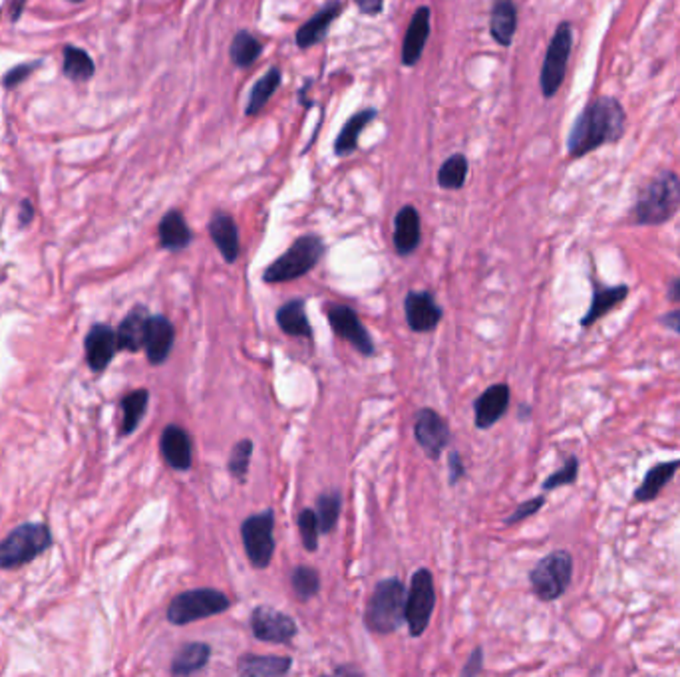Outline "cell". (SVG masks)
Segmentation results:
<instances>
[{"instance_id": "obj_15", "label": "cell", "mask_w": 680, "mask_h": 677, "mask_svg": "<svg viewBox=\"0 0 680 677\" xmlns=\"http://www.w3.org/2000/svg\"><path fill=\"white\" fill-rule=\"evenodd\" d=\"M406 322L414 332H430L440 324L442 308L435 304L430 293H408L404 300Z\"/></svg>"}, {"instance_id": "obj_17", "label": "cell", "mask_w": 680, "mask_h": 677, "mask_svg": "<svg viewBox=\"0 0 680 677\" xmlns=\"http://www.w3.org/2000/svg\"><path fill=\"white\" fill-rule=\"evenodd\" d=\"M209 236L215 243L221 256L229 264L237 261L241 244H239V229L235 224V219L229 213L217 211L209 221Z\"/></svg>"}, {"instance_id": "obj_27", "label": "cell", "mask_w": 680, "mask_h": 677, "mask_svg": "<svg viewBox=\"0 0 680 677\" xmlns=\"http://www.w3.org/2000/svg\"><path fill=\"white\" fill-rule=\"evenodd\" d=\"M291 658H279V655H241L237 662V672L247 677H277L291 670Z\"/></svg>"}, {"instance_id": "obj_28", "label": "cell", "mask_w": 680, "mask_h": 677, "mask_svg": "<svg viewBox=\"0 0 680 677\" xmlns=\"http://www.w3.org/2000/svg\"><path fill=\"white\" fill-rule=\"evenodd\" d=\"M281 78H283L281 68L271 66L257 82H255V85L251 88V94H249L247 105H245V114L249 117L259 115L265 110V105L269 104V100L273 98V94L277 92V88L281 85Z\"/></svg>"}, {"instance_id": "obj_41", "label": "cell", "mask_w": 680, "mask_h": 677, "mask_svg": "<svg viewBox=\"0 0 680 677\" xmlns=\"http://www.w3.org/2000/svg\"><path fill=\"white\" fill-rule=\"evenodd\" d=\"M577 469H579V461L575 457H569L565 461V465H563L559 471H555L554 475L545 479L544 489L551 491V489H557V487H563V485H571V483L577 479Z\"/></svg>"}, {"instance_id": "obj_9", "label": "cell", "mask_w": 680, "mask_h": 677, "mask_svg": "<svg viewBox=\"0 0 680 677\" xmlns=\"http://www.w3.org/2000/svg\"><path fill=\"white\" fill-rule=\"evenodd\" d=\"M273 529H275V513L263 511L259 514H251L249 519L243 521L241 524V536H243V546L249 561L255 568H267L273 561L275 554V539H273Z\"/></svg>"}, {"instance_id": "obj_18", "label": "cell", "mask_w": 680, "mask_h": 677, "mask_svg": "<svg viewBox=\"0 0 680 677\" xmlns=\"http://www.w3.org/2000/svg\"><path fill=\"white\" fill-rule=\"evenodd\" d=\"M175 332L172 322L165 316H150L147 322V332H145V352L147 360L154 365L164 363L172 352Z\"/></svg>"}, {"instance_id": "obj_43", "label": "cell", "mask_w": 680, "mask_h": 677, "mask_svg": "<svg viewBox=\"0 0 680 677\" xmlns=\"http://www.w3.org/2000/svg\"><path fill=\"white\" fill-rule=\"evenodd\" d=\"M36 68H38V62H35V64H20V66L13 68L5 76V88H16V85L23 84Z\"/></svg>"}, {"instance_id": "obj_31", "label": "cell", "mask_w": 680, "mask_h": 677, "mask_svg": "<svg viewBox=\"0 0 680 677\" xmlns=\"http://www.w3.org/2000/svg\"><path fill=\"white\" fill-rule=\"evenodd\" d=\"M626 293H629V288L626 286H613V288H597L595 290L593 294V303H591V308L589 313L583 316L581 320V326H591L597 322L599 318H603L605 314H609L611 310L621 304L623 300L626 298Z\"/></svg>"}, {"instance_id": "obj_21", "label": "cell", "mask_w": 680, "mask_h": 677, "mask_svg": "<svg viewBox=\"0 0 680 677\" xmlns=\"http://www.w3.org/2000/svg\"><path fill=\"white\" fill-rule=\"evenodd\" d=\"M118 348V336L115 332L108 326L98 324L90 330L86 338V353H88V363L94 372H104L112 362L114 353Z\"/></svg>"}, {"instance_id": "obj_33", "label": "cell", "mask_w": 680, "mask_h": 677, "mask_svg": "<svg viewBox=\"0 0 680 677\" xmlns=\"http://www.w3.org/2000/svg\"><path fill=\"white\" fill-rule=\"evenodd\" d=\"M678 467H680V459L668 461V463H661V465L653 467L649 473H646V477L643 481V485L639 487V491L635 493V499L639 503L653 501L658 495V493H661L666 487V483L675 477V473H676Z\"/></svg>"}, {"instance_id": "obj_40", "label": "cell", "mask_w": 680, "mask_h": 677, "mask_svg": "<svg viewBox=\"0 0 680 677\" xmlns=\"http://www.w3.org/2000/svg\"><path fill=\"white\" fill-rule=\"evenodd\" d=\"M299 531H301V536H303V544L309 553H315L318 548V531H321V526H318V517H316V511L313 509H303L301 514H299Z\"/></svg>"}, {"instance_id": "obj_35", "label": "cell", "mask_w": 680, "mask_h": 677, "mask_svg": "<svg viewBox=\"0 0 680 677\" xmlns=\"http://www.w3.org/2000/svg\"><path fill=\"white\" fill-rule=\"evenodd\" d=\"M467 171H470V164L467 157L462 154H454L440 165L438 171V185L448 191H458L465 185Z\"/></svg>"}, {"instance_id": "obj_4", "label": "cell", "mask_w": 680, "mask_h": 677, "mask_svg": "<svg viewBox=\"0 0 680 677\" xmlns=\"http://www.w3.org/2000/svg\"><path fill=\"white\" fill-rule=\"evenodd\" d=\"M325 254V243L318 234H303L286 249L277 261H273L263 273V281L269 284L296 281L309 274Z\"/></svg>"}, {"instance_id": "obj_3", "label": "cell", "mask_w": 680, "mask_h": 677, "mask_svg": "<svg viewBox=\"0 0 680 677\" xmlns=\"http://www.w3.org/2000/svg\"><path fill=\"white\" fill-rule=\"evenodd\" d=\"M680 207V179L673 171H665L646 185L635 203L636 224H663Z\"/></svg>"}, {"instance_id": "obj_39", "label": "cell", "mask_w": 680, "mask_h": 677, "mask_svg": "<svg viewBox=\"0 0 680 677\" xmlns=\"http://www.w3.org/2000/svg\"><path fill=\"white\" fill-rule=\"evenodd\" d=\"M251 455H253V442H251V439H241L239 443H235V447H233V451H231L229 463H227L233 479L239 481V483L247 481Z\"/></svg>"}, {"instance_id": "obj_5", "label": "cell", "mask_w": 680, "mask_h": 677, "mask_svg": "<svg viewBox=\"0 0 680 677\" xmlns=\"http://www.w3.org/2000/svg\"><path fill=\"white\" fill-rule=\"evenodd\" d=\"M229 598L215 588H197L189 592L177 594L167 608V620L175 626H185L191 622L205 620L211 616L223 614L229 610Z\"/></svg>"}, {"instance_id": "obj_29", "label": "cell", "mask_w": 680, "mask_h": 677, "mask_svg": "<svg viewBox=\"0 0 680 677\" xmlns=\"http://www.w3.org/2000/svg\"><path fill=\"white\" fill-rule=\"evenodd\" d=\"M277 322L285 334L289 336H299V338H311L313 336V328L306 320L305 314V300L303 298H295L289 300V303L283 304L277 310Z\"/></svg>"}, {"instance_id": "obj_20", "label": "cell", "mask_w": 680, "mask_h": 677, "mask_svg": "<svg viewBox=\"0 0 680 677\" xmlns=\"http://www.w3.org/2000/svg\"><path fill=\"white\" fill-rule=\"evenodd\" d=\"M509 405V388L505 383H495L487 388L475 400V425L480 429H490L497 419L507 412Z\"/></svg>"}, {"instance_id": "obj_47", "label": "cell", "mask_w": 680, "mask_h": 677, "mask_svg": "<svg viewBox=\"0 0 680 677\" xmlns=\"http://www.w3.org/2000/svg\"><path fill=\"white\" fill-rule=\"evenodd\" d=\"M35 217V207H32L30 201H23V209H20V224H28Z\"/></svg>"}, {"instance_id": "obj_13", "label": "cell", "mask_w": 680, "mask_h": 677, "mask_svg": "<svg viewBox=\"0 0 680 677\" xmlns=\"http://www.w3.org/2000/svg\"><path fill=\"white\" fill-rule=\"evenodd\" d=\"M414 433H416V442L422 447L424 453L430 459H438L442 451L450 443V427L445 425L442 415L438 412L424 407L416 415V423H414Z\"/></svg>"}, {"instance_id": "obj_11", "label": "cell", "mask_w": 680, "mask_h": 677, "mask_svg": "<svg viewBox=\"0 0 680 677\" xmlns=\"http://www.w3.org/2000/svg\"><path fill=\"white\" fill-rule=\"evenodd\" d=\"M326 318L331 322L335 334L353 343L363 356H372V353H375V342H372V336L368 334L353 308L343 304H328Z\"/></svg>"}, {"instance_id": "obj_38", "label": "cell", "mask_w": 680, "mask_h": 677, "mask_svg": "<svg viewBox=\"0 0 680 677\" xmlns=\"http://www.w3.org/2000/svg\"><path fill=\"white\" fill-rule=\"evenodd\" d=\"M291 584L296 596H299L301 600H309L318 592V588H321V578H318V572L315 571V568L301 564L293 571Z\"/></svg>"}, {"instance_id": "obj_34", "label": "cell", "mask_w": 680, "mask_h": 677, "mask_svg": "<svg viewBox=\"0 0 680 677\" xmlns=\"http://www.w3.org/2000/svg\"><path fill=\"white\" fill-rule=\"evenodd\" d=\"M64 76L74 82H86L94 76L95 66L94 60L88 56L86 50L66 46L64 48V64H62Z\"/></svg>"}, {"instance_id": "obj_44", "label": "cell", "mask_w": 680, "mask_h": 677, "mask_svg": "<svg viewBox=\"0 0 680 677\" xmlns=\"http://www.w3.org/2000/svg\"><path fill=\"white\" fill-rule=\"evenodd\" d=\"M360 15L378 16L385 10V0H353Z\"/></svg>"}, {"instance_id": "obj_26", "label": "cell", "mask_w": 680, "mask_h": 677, "mask_svg": "<svg viewBox=\"0 0 680 677\" xmlns=\"http://www.w3.org/2000/svg\"><path fill=\"white\" fill-rule=\"evenodd\" d=\"M147 322H150V314L145 308H134L127 314L122 324L115 332L118 336V348L127 352H137L145 346V332H147Z\"/></svg>"}, {"instance_id": "obj_10", "label": "cell", "mask_w": 680, "mask_h": 677, "mask_svg": "<svg viewBox=\"0 0 680 677\" xmlns=\"http://www.w3.org/2000/svg\"><path fill=\"white\" fill-rule=\"evenodd\" d=\"M435 606V590L432 572L420 568L414 572L410 592L406 594V624L414 638H418L428 628Z\"/></svg>"}, {"instance_id": "obj_50", "label": "cell", "mask_w": 680, "mask_h": 677, "mask_svg": "<svg viewBox=\"0 0 680 677\" xmlns=\"http://www.w3.org/2000/svg\"><path fill=\"white\" fill-rule=\"evenodd\" d=\"M668 298L675 300V303H680V278H676L671 288H668Z\"/></svg>"}, {"instance_id": "obj_14", "label": "cell", "mask_w": 680, "mask_h": 677, "mask_svg": "<svg viewBox=\"0 0 680 677\" xmlns=\"http://www.w3.org/2000/svg\"><path fill=\"white\" fill-rule=\"evenodd\" d=\"M430 16L432 13L428 6H420L416 8V13L412 15L402 42V66L414 68L420 62L424 48H426V42L430 38Z\"/></svg>"}, {"instance_id": "obj_37", "label": "cell", "mask_w": 680, "mask_h": 677, "mask_svg": "<svg viewBox=\"0 0 680 677\" xmlns=\"http://www.w3.org/2000/svg\"><path fill=\"white\" fill-rule=\"evenodd\" d=\"M340 509H343V495H340L338 491L325 493V495L318 497L316 517H318V526H321V531L325 534L331 533L336 526Z\"/></svg>"}, {"instance_id": "obj_2", "label": "cell", "mask_w": 680, "mask_h": 677, "mask_svg": "<svg viewBox=\"0 0 680 677\" xmlns=\"http://www.w3.org/2000/svg\"><path fill=\"white\" fill-rule=\"evenodd\" d=\"M406 620V588L398 578L380 580L368 598L365 624L370 632L392 633Z\"/></svg>"}, {"instance_id": "obj_19", "label": "cell", "mask_w": 680, "mask_h": 677, "mask_svg": "<svg viewBox=\"0 0 680 677\" xmlns=\"http://www.w3.org/2000/svg\"><path fill=\"white\" fill-rule=\"evenodd\" d=\"M422 224L416 207L404 205L395 219V246L400 256H408L420 246Z\"/></svg>"}, {"instance_id": "obj_32", "label": "cell", "mask_w": 680, "mask_h": 677, "mask_svg": "<svg viewBox=\"0 0 680 677\" xmlns=\"http://www.w3.org/2000/svg\"><path fill=\"white\" fill-rule=\"evenodd\" d=\"M263 54V42L249 30H239L231 40L229 58L237 68H249Z\"/></svg>"}, {"instance_id": "obj_30", "label": "cell", "mask_w": 680, "mask_h": 677, "mask_svg": "<svg viewBox=\"0 0 680 677\" xmlns=\"http://www.w3.org/2000/svg\"><path fill=\"white\" fill-rule=\"evenodd\" d=\"M211 658V648L204 642H191L175 653L172 663L174 675H191L204 670Z\"/></svg>"}, {"instance_id": "obj_24", "label": "cell", "mask_w": 680, "mask_h": 677, "mask_svg": "<svg viewBox=\"0 0 680 677\" xmlns=\"http://www.w3.org/2000/svg\"><path fill=\"white\" fill-rule=\"evenodd\" d=\"M517 30V6L514 0H495L492 6L490 32L499 46H512Z\"/></svg>"}, {"instance_id": "obj_46", "label": "cell", "mask_w": 680, "mask_h": 677, "mask_svg": "<svg viewBox=\"0 0 680 677\" xmlns=\"http://www.w3.org/2000/svg\"><path fill=\"white\" fill-rule=\"evenodd\" d=\"M465 475V467L462 463V457L458 453H452L450 455V483L452 485H455L462 477Z\"/></svg>"}, {"instance_id": "obj_42", "label": "cell", "mask_w": 680, "mask_h": 677, "mask_svg": "<svg viewBox=\"0 0 680 677\" xmlns=\"http://www.w3.org/2000/svg\"><path fill=\"white\" fill-rule=\"evenodd\" d=\"M544 497H537V499H534V501H525V503H522V504H519V507L515 509V513H512V514H509V517L505 519V524H515V523H519V521H524V519H527V517H531V514H535L541 507H544Z\"/></svg>"}, {"instance_id": "obj_22", "label": "cell", "mask_w": 680, "mask_h": 677, "mask_svg": "<svg viewBox=\"0 0 680 677\" xmlns=\"http://www.w3.org/2000/svg\"><path fill=\"white\" fill-rule=\"evenodd\" d=\"M162 455L169 467L187 471L191 467V439L184 427L167 425L162 433Z\"/></svg>"}, {"instance_id": "obj_8", "label": "cell", "mask_w": 680, "mask_h": 677, "mask_svg": "<svg viewBox=\"0 0 680 677\" xmlns=\"http://www.w3.org/2000/svg\"><path fill=\"white\" fill-rule=\"evenodd\" d=\"M571 48H573V28L569 23H561L555 30L554 38H551L545 58H544V66H541V92H544V98H554V95L559 92L563 85V80H565L567 74V62L571 56Z\"/></svg>"}, {"instance_id": "obj_49", "label": "cell", "mask_w": 680, "mask_h": 677, "mask_svg": "<svg viewBox=\"0 0 680 677\" xmlns=\"http://www.w3.org/2000/svg\"><path fill=\"white\" fill-rule=\"evenodd\" d=\"M25 5H26V0H13V16H10V18H13V23H16L20 15H23Z\"/></svg>"}, {"instance_id": "obj_25", "label": "cell", "mask_w": 680, "mask_h": 677, "mask_svg": "<svg viewBox=\"0 0 680 677\" xmlns=\"http://www.w3.org/2000/svg\"><path fill=\"white\" fill-rule=\"evenodd\" d=\"M378 112L375 107H366V110L355 114L350 120L343 125V130L335 139V154L338 157H348L353 155L358 149V139L363 135V130L370 124L376 120Z\"/></svg>"}, {"instance_id": "obj_1", "label": "cell", "mask_w": 680, "mask_h": 677, "mask_svg": "<svg viewBox=\"0 0 680 677\" xmlns=\"http://www.w3.org/2000/svg\"><path fill=\"white\" fill-rule=\"evenodd\" d=\"M626 115L619 100L595 98L589 102L571 127L567 152L571 159L585 157L603 145L619 142L625 134Z\"/></svg>"}, {"instance_id": "obj_7", "label": "cell", "mask_w": 680, "mask_h": 677, "mask_svg": "<svg viewBox=\"0 0 680 677\" xmlns=\"http://www.w3.org/2000/svg\"><path fill=\"white\" fill-rule=\"evenodd\" d=\"M573 576V558L565 551H555L547 554L545 558L535 564L534 571L529 574V582L534 594L544 600L551 602L557 600L559 596L565 594L569 588Z\"/></svg>"}, {"instance_id": "obj_12", "label": "cell", "mask_w": 680, "mask_h": 677, "mask_svg": "<svg viewBox=\"0 0 680 677\" xmlns=\"http://www.w3.org/2000/svg\"><path fill=\"white\" fill-rule=\"evenodd\" d=\"M253 636L269 643H289L296 636L295 620L271 606H257L251 614Z\"/></svg>"}, {"instance_id": "obj_6", "label": "cell", "mask_w": 680, "mask_h": 677, "mask_svg": "<svg viewBox=\"0 0 680 677\" xmlns=\"http://www.w3.org/2000/svg\"><path fill=\"white\" fill-rule=\"evenodd\" d=\"M52 536L46 524L28 523L18 526L0 543V568H15L35 561L46 551Z\"/></svg>"}, {"instance_id": "obj_48", "label": "cell", "mask_w": 680, "mask_h": 677, "mask_svg": "<svg viewBox=\"0 0 680 677\" xmlns=\"http://www.w3.org/2000/svg\"><path fill=\"white\" fill-rule=\"evenodd\" d=\"M663 322H665V324H666L668 328L675 330V332H678V334H680V310H675V313L666 314V316L663 318Z\"/></svg>"}, {"instance_id": "obj_36", "label": "cell", "mask_w": 680, "mask_h": 677, "mask_svg": "<svg viewBox=\"0 0 680 677\" xmlns=\"http://www.w3.org/2000/svg\"><path fill=\"white\" fill-rule=\"evenodd\" d=\"M147 402H150V393L145 390H135L127 393L122 400V412H124V422H122V435H130L135 432L137 423L142 422L145 413Z\"/></svg>"}, {"instance_id": "obj_23", "label": "cell", "mask_w": 680, "mask_h": 677, "mask_svg": "<svg viewBox=\"0 0 680 677\" xmlns=\"http://www.w3.org/2000/svg\"><path fill=\"white\" fill-rule=\"evenodd\" d=\"M159 234V244L167 251H182L194 241V233L187 227V221L182 211H169L164 214V219L159 221L157 227Z\"/></svg>"}, {"instance_id": "obj_45", "label": "cell", "mask_w": 680, "mask_h": 677, "mask_svg": "<svg viewBox=\"0 0 680 677\" xmlns=\"http://www.w3.org/2000/svg\"><path fill=\"white\" fill-rule=\"evenodd\" d=\"M482 668H484V650L475 648L470 655V660H467L465 668L462 670V675H475L482 672Z\"/></svg>"}, {"instance_id": "obj_51", "label": "cell", "mask_w": 680, "mask_h": 677, "mask_svg": "<svg viewBox=\"0 0 680 677\" xmlns=\"http://www.w3.org/2000/svg\"><path fill=\"white\" fill-rule=\"evenodd\" d=\"M68 3H82V0H68Z\"/></svg>"}, {"instance_id": "obj_16", "label": "cell", "mask_w": 680, "mask_h": 677, "mask_svg": "<svg viewBox=\"0 0 680 677\" xmlns=\"http://www.w3.org/2000/svg\"><path fill=\"white\" fill-rule=\"evenodd\" d=\"M340 13H343V3H340V0H331L323 10H318L309 23H305L296 30V46L301 50H309L316 45H321L328 35V28L333 26L335 18H338Z\"/></svg>"}]
</instances>
